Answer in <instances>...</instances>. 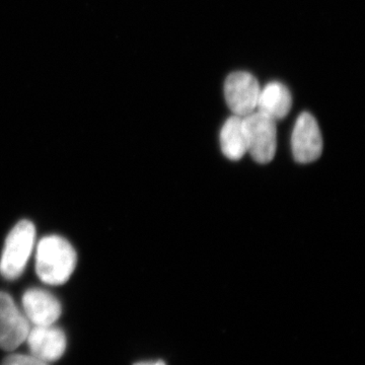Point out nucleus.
I'll return each instance as SVG.
<instances>
[{
    "label": "nucleus",
    "instance_id": "nucleus-1",
    "mask_svg": "<svg viewBox=\"0 0 365 365\" xmlns=\"http://www.w3.org/2000/svg\"><path fill=\"white\" fill-rule=\"evenodd\" d=\"M76 250L59 235H48L39 242L36 251V271L43 282L61 285L71 278L76 269Z\"/></svg>",
    "mask_w": 365,
    "mask_h": 365
},
{
    "label": "nucleus",
    "instance_id": "nucleus-2",
    "mask_svg": "<svg viewBox=\"0 0 365 365\" xmlns=\"http://www.w3.org/2000/svg\"><path fill=\"white\" fill-rule=\"evenodd\" d=\"M35 225L21 220L7 235L0 259V273L7 280L20 277L26 269L35 246Z\"/></svg>",
    "mask_w": 365,
    "mask_h": 365
},
{
    "label": "nucleus",
    "instance_id": "nucleus-3",
    "mask_svg": "<svg viewBox=\"0 0 365 365\" xmlns=\"http://www.w3.org/2000/svg\"><path fill=\"white\" fill-rule=\"evenodd\" d=\"M242 123L250 155L257 163H270L277 148L275 120L257 111L242 118Z\"/></svg>",
    "mask_w": 365,
    "mask_h": 365
},
{
    "label": "nucleus",
    "instance_id": "nucleus-4",
    "mask_svg": "<svg viewBox=\"0 0 365 365\" xmlns=\"http://www.w3.org/2000/svg\"><path fill=\"white\" fill-rule=\"evenodd\" d=\"M31 323L11 295L0 292V348L14 351L25 342Z\"/></svg>",
    "mask_w": 365,
    "mask_h": 365
},
{
    "label": "nucleus",
    "instance_id": "nucleus-5",
    "mask_svg": "<svg viewBox=\"0 0 365 365\" xmlns=\"http://www.w3.org/2000/svg\"><path fill=\"white\" fill-rule=\"evenodd\" d=\"M260 91L258 81L249 72H234L227 76L225 83L227 106L235 116L242 118L257 109Z\"/></svg>",
    "mask_w": 365,
    "mask_h": 365
},
{
    "label": "nucleus",
    "instance_id": "nucleus-6",
    "mask_svg": "<svg viewBox=\"0 0 365 365\" xmlns=\"http://www.w3.org/2000/svg\"><path fill=\"white\" fill-rule=\"evenodd\" d=\"M292 146L297 163H313L321 157L323 138L318 122L309 113H302L297 118L292 132Z\"/></svg>",
    "mask_w": 365,
    "mask_h": 365
},
{
    "label": "nucleus",
    "instance_id": "nucleus-7",
    "mask_svg": "<svg viewBox=\"0 0 365 365\" xmlns=\"http://www.w3.org/2000/svg\"><path fill=\"white\" fill-rule=\"evenodd\" d=\"M26 341L30 354L47 364L57 361L66 353V334L54 325L34 326Z\"/></svg>",
    "mask_w": 365,
    "mask_h": 365
},
{
    "label": "nucleus",
    "instance_id": "nucleus-8",
    "mask_svg": "<svg viewBox=\"0 0 365 365\" xmlns=\"http://www.w3.org/2000/svg\"><path fill=\"white\" fill-rule=\"evenodd\" d=\"M21 304L24 314L34 326L54 325L62 313L59 300L47 290L41 288L26 290Z\"/></svg>",
    "mask_w": 365,
    "mask_h": 365
},
{
    "label": "nucleus",
    "instance_id": "nucleus-9",
    "mask_svg": "<svg viewBox=\"0 0 365 365\" xmlns=\"http://www.w3.org/2000/svg\"><path fill=\"white\" fill-rule=\"evenodd\" d=\"M292 105V95L287 86L274 81L260 91L257 109L276 121L287 116Z\"/></svg>",
    "mask_w": 365,
    "mask_h": 365
},
{
    "label": "nucleus",
    "instance_id": "nucleus-10",
    "mask_svg": "<svg viewBox=\"0 0 365 365\" xmlns=\"http://www.w3.org/2000/svg\"><path fill=\"white\" fill-rule=\"evenodd\" d=\"M220 146L223 155L230 160H241L248 153L246 132L242 117L235 115L228 118L220 132Z\"/></svg>",
    "mask_w": 365,
    "mask_h": 365
},
{
    "label": "nucleus",
    "instance_id": "nucleus-11",
    "mask_svg": "<svg viewBox=\"0 0 365 365\" xmlns=\"http://www.w3.org/2000/svg\"><path fill=\"white\" fill-rule=\"evenodd\" d=\"M1 365H50L47 362L36 359L33 355L14 354L9 355L6 359L2 361Z\"/></svg>",
    "mask_w": 365,
    "mask_h": 365
},
{
    "label": "nucleus",
    "instance_id": "nucleus-12",
    "mask_svg": "<svg viewBox=\"0 0 365 365\" xmlns=\"http://www.w3.org/2000/svg\"><path fill=\"white\" fill-rule=\"evenodd\" d=\"M134 365H165V364L162 360H158V361L137 362Z\"/></svg>",
    "mask_w": 365,
    "mask_h": 365
}]
</instances>
